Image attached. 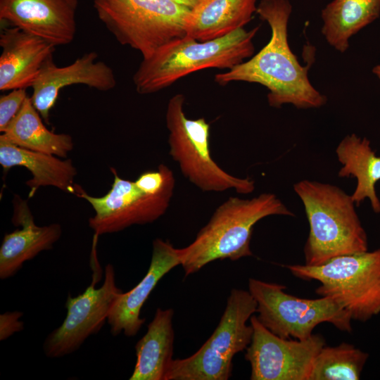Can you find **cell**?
Masks as SVG:
<instances>
[{
  "mask_svg": "<svg viewBox=\"0 0 380 380\" xmlns=\"http://www.w3.org/2000/svg\"><path fill=\"white\" fill-rule=\"evenodd\" d=\"M27 96L26 89L11 90L0 97V132L2 133L20 112Z\"/></svg>",
  "mask_w": 380,
  "mask_h": 380,
  "instance_id": "obj_25",
  "label": "cell"
},
{
  "mask_svg": "<svg viewBox=\"0 0 380 380\" xmlns=\"http://www.w3.org/2000/svg\"><path fill=\"white\" fill-rule=\"evenodd\" d=\"M0 46L1 91L32 87L44 63L53 58L56 47L15 27L2 30Z\"/></svg>",
  "mask_w": 380,
  "mask_h": 380,
  "instance_id": "obj_16",
  "label": "cell"
},
{
  "mask_svg": "<svg viewBox=\"0 0 380 380\" xmlns=\"http://www.w3.org/2000/svg\"><path fill=\"white\" fill-rule=\"evenodd\" d=\"M372 72L380 80V65H377L372 69Z\"/></svg>",
  "mask_w": 380,
  "mask_h": 380,
  "instance_id": "obj_28",
  "label": "cell"
},
{
  "mask_svg": "<svg viewBox=\"0 0 380 380\" xmlns=\"http://www.w3.org/2000/svg\"><path fill=\"white\" fill-rule=\"evenodd\" d=\"M309 223L305 265L316 266L339 255L368 250L367 235L351 195L335 185L303 179L293 185Z\"/></svg>",
  "mask_w": 380,
  "mask_h": 380,
  "instance_id": "obj_4",
  "label": "cell"
},
{
  "mask_svg": "<svg viewBox=\"0 0 380 380\" xmlns=\"http://www.w3.org/2000/svg\"><path fill=\"white\" fill-rule=\"evenodd\" d=\"M270 215L294 216L274 194L251 198L231 196L213 212L208 223L187 246L179 248L184 276L216 260L232 261L253 255L250 248L255 224Z\"/></svg>",
  "mask_w": 380,
  "mask_h": 380,
  "instance_id": "obj_2",
  "label": "cell"
},
{
  "mask_svg": "<svg viewBox=\"0 0 380 380\" xmlns=\"http://www.w3.org/2000/svg\"><path fill=\"white\" fill-rule=\"evenodd\" d=\"M177 265H180L179 248L168 240L156 239L146 275L130 291L120 293L110 308L107 322L112 335L122 333L131 337L137 334L145 322L140 317L142 306L158 281Z\"/></svg>",
  "mask_w": 380,
  "mask_h": 380,
  "instance_id": "obj_15",
  "label": "cell"
},
{
  "mask_svg": "<svg viewBox=\"0 0 380 380\" xmlns=\"http://www.w3.org/2000/svg\"><path fill=\"white\" fill-rule=\"evenodd\" d=\"M95 51L83 54L68 65L58 67L49 59L32 85L31 101L43 120L49 124V113L60 91L73 84H83L99 91L114 89L117 82L113 69L97 61Z\"/></svg>",
  "mask_w": 380,
  "mask_h": 380,
  "instance_id": "obj_14",
  "label": "cell"
},
{
  "mask_svg": "<svg viewBox=\"0 0 380 380\" xmlns=\"http://www.w3.org/2000/svg\"><path fill=\"white\" fill-rule=\"evenodd\" d=\"M173 316L171 308H157L146 333L135 346L137 361L129 380H167L173 361Z\"/></svg>",
  "mask_w": 380,
  "mask_h": 380,
  "instance_id": "obj_20",
  "label": "cell"
},
{
  "mask_svg": "<svg viewBox=\"0 0 380 380\" xmlns=\"http://www.w3.org/2000/svg\"><path fill=\"white\" fill-rule=\"evenodd\" d=\"M257 0H201L190 9L186 35L200 42L225 37L248 23Z\"/></svg>",
  "mask_w": 380,
  "mask_h": 380,
  "instance_id": "obj_19",
  "label": "cell"
},
{
  "mask_svg": "<svg viewBox=\"0 0 380 380\" xmlns=\"http://www.w3.org/2000/svg\"><path fill=\"white\" fill-rule=\"evenodd\" d=\"M177 4L185 6L189 8L195 6L201 0H170Z\"/></svg>",
  "mask_w": 380,
  "mask_h": 380,
  "instance_id": "obj_27",
  "label": "cell"
},
{
  "mask_svg": "<svg viewBox=\"0 0 380 380\" xmlns=\"http://www.w3.org/2000/svg\"><path fill=\"white\" fill-rule=\"evenodd\" d=\"M336 154L341 164L339 177H354L357 185L351 197L357 206L367 198L375 213H380V200L375 185L380 180V156L370 141L356 134L346 135L338 144Z\"/></svg>",
  "mask_w": 380,
  "mask_h": 380,
  "instance_id": "obj_21",
  "label": "cell"
},
{
  "mask_svg": "<svg viewBox=\"0 0 380 380\" xmlns=\"http://www.w3.org/2000/svg\"><path fill=\"white\" fill-rule=\"evenodd\" d=\"M23 313L20 311L6 312L0 315V340L4 341L14 333L24 329V323L20 320Z\"/></svg>",
  "mask_w": 380,
  "mask_h": 380,
  "instance_id": "obj_26",
  "label": "cell"
},
{
  "mask_svg": "<svg viewBox=\"0 0 380 380\" xmlns=\"http://www.w3.org/2000/svg\"><path fill=\"white\" fill-rule=\"evenodd\" d=\"M253 335L245 359L251 380H310L315 359L325 346L324 338L312 334L303 340L279 337L253 315Z\"/></svg>",
  "mask_w": 380,
  "mask_h": 380,
  "instance_id": "obj_11",
  "label": "cell"
},
{
  "mask_svg": "<svg viewBox=\"0 0 380 380\" xmlns=\"http://www.w3.org/2000/svg\"><path fill=\"white\" fill-rule=\"evenodd\" d=\"M100 20L122 45L151 56L186 35L189 8L170 0H94Z\"/></svg>",
  "mask_w": 380,
  "mask_h": 380,
  "instance_id": "obj_6",
  "label": "cell"
},
{
  "mask_svg": "<svg viewBox=\"0 0 380 380\" xmlns=\"http://www.w3.org/2000/svg\"><path fill=\"white\" fill-rule=\"evenodd\" d=\"M1 136L17 146L60 158H65L74 146L70 134H56L44 125L28 96Z\"/></svg>",
  "mask_w": 380,
  "mask_h": 380,
  "instance_id": "obj_23",
  "label": "cell"
},
{
  "mask_svg": "<svg viewBox=\"0 0 380 380\" xmlns=\"http://www.w3.org/2000/svg\"><path fill=\"white\" fill-rule=\"evenodd\" d=\"M0 164L6 173L11 167L21 166L32 174L26 182L29 198L41 186H51L66 193L77 195L82 187L74 184L77 170L70 159L61 160L54 155L17 146L0 136Z\"/></svg>",
  "mask_w": 380,
  "mask_h": 380,
  "instance_id": "obj_18",
  "label": "cell"
},
{
  "mask_svg": "<svg viewBox=\"0 0 380 380\" xmlns=\"http://www.w3.org/2000/svg\"><path fill=\"white\" fill-rule=\"evenodd\" d=\"M284 267L298 278L318 281L317 294L335 300L352 319L367 322L380 312V248L336 256L316 266Z\"/></svg>",
  "mask_w": 380,
  "mask_h": 380,
  "instance_id": "obj_5",
  "label": "cell"
},
{
  "mask_svg": "<svg viewBox=\"0 0 380 380\" xmlns=\"http://www.w3.org/2000/svg\"><path fill=\"white\" fill-rule=\"evenodd\" d=\"M285 289V286L253 278L248 280V291L257 304V317L273 334L284 338L303 340L322 322L351 331L350 314L333 299L300 298L288 294Z\"/></svg>",
  "mask_w": 380,
  "mask_h": 380,
  "instance_id": "obj_9",
  "label": "cell"
},
{
  "mask_svg": "<svg viewBox=\"0 0 380 380\" xmlns=\"http://www.w3.org/2000/svg\"><path fill=\"white\" fill-rule=\"evenodd\" d=\"M379 15L380 0H333L322 10V34L331 46L344 53L352 36Z\"/></svg>",
  "mask_w": 380,
  "mask_h": 380,
  "instance_id": "obj_22",
  "label": "cell"
},
{
  "mask_svg": "<svg viewBox=\"0 0 380 380\" xmlns=\"http://www.w3.org/2000/svg\"><path fill=\"white\" fill-rule=\"evenodd\" d=\"M114 179L108 192L101 196L89 195L83 189L77 196L90 203L95 215L88 220L94 235L115 233L135 224H146L157 220L167 211L174 193V186L151 192L137 184L121 178L110 167Z\"/></svg>",
  "mask_w": 380,
  "mask_h": 380,
  "instance_id": "obj_10",
  "label": "cell"
},
{
  "mask_svg": "<svg viewBox=\"0 0 380 380\" xmlns=\"http://www.w3.org/2000/svg\"><path fill=\"white\" fill-rule=\"evenodd\" d=\"M12 222L21 226L6 234L0 247V278L14 276L25 262L32 260L40 252L50 250L61 238V224L53 223L37 226L27 201L15 195L13 200Z\"/></svg>",
  "mask_w": 380,
  "mask_h": 380,
  "instance_id": "obj_17",
  "label": "cell"
},
{
  "mask_svg": "<svg viewBox=\"0 0 380 380\" xmlns=\"http://www.w3.org/2000/svg\"><path fill=\"white\" fill-rule=\"evenodd\" d=\"M369 357L353 345L324 346L317 355L310 380H357Z\"/></svg>",
  "mask_w": 380,
  "mask_h": 380,
  "instance_id": "obj_24",
  "label": "cell"
},
{
  "mask_svg": "<svg viewBox=\"0 0 380 380\" xmlns=\"http://www.w3.org/2000/svg\"><path fill=\"white\" fill-rule=\"evenodd\" d=\"M258 30L259 26L251 30L241 28L205 42L187 35L177 38L142 58L132 77L135 89L139 94H150L197 71L229 70L253 55V40Z\"/></svg>",
  "mask_w": 380,
  "mask_h": 380,
  "instance_id": "obj_3",
  "label": "cell"
},
{
  "mask_svg": "<svg viewBox=\"0 0 380 380\" xmlns=\"http://www.w3.org/2000/svg\"><path fill=\"white\" fill-rule=\"evenodd\" d=\"M95 281L94 277L91 285L77 296L68 295L65 319L44 342L43 350L46 357H61L77 350L107 321L113 303L122 292L116 284L113 265L106 266L104 281L99 288L95 287Z\"/></svg>",
  "mask_w": 380,
  "mask_h": 380,
  "instance_id": "obj_12",
  "label": "cell"
},
{
  "mask_svg": "<svg viewBox=\"0 0 380 380\" xmlns=\"http://www.w3.org/2000/svg\"><path fill=\"white\" fill-rule=\"evenodd\" d=\"M291 12L289 0H261L256 13L270 25V41L248 60L215 74V82L221 86L232 82L260 84L268 90L267 101L274 108L291 104L308 109L325 105L327 96L308 78L309 65H302L289 46L288 23Z\"/></svg>",
  "mask_w": 380,
  "mask_h": 380,
  "instance_id": "obj_1",
  "label": "cell"
},
{
  "mask_svg": "<svg viewBox=\"0 0 380 380\" xmlns=\"http://www.w3.org/2000/svg\"><path fill=\"white\" fill-rule=\"evenodd\" d=\"M257 304L248 291L233 289L212 335L193 355L173 360L167 380H227L234 355L246 349L253 335L247 322Z\"/></svg>",
  "mask_w": 380,
  "mask_h": 380,
  "instance_id": "obj_8",
  "label": "cell"
},
{
  "mask_svg": "<svg viewBox=\"0 0 380 380\" xmlns=\"http://www.w3.org/2000/svg\"><path fill=\"white\" fill-rule=\"evenodd\" d=\"M78 0H0V20L43 38L54 46L76 34Z\"/></svg>",
  "mask_w": 380,
  "mask_h": 380,
  "instance_id": "obj_13",
  "label": "cell"
},
{
  "mask_svg": "<svg viewBox=\"0 0 380 380\" xmlns=\"http://www.w3.org/2000/svg\"><path fill=\"white\" fill-rule=\"evenodd\" d=\"M184 103V96L177 94L170 99L165 112L169 154L178 164L182 174L203 191L233 189L241 194L252 193L254 180L231 175L213 159L209 144L210 125L204 118H188Z\"/></svg>",
  "mask_w": 380,
  "mask_h": 380,
  "instance_id": "obj_7",
  "label": "cell"
}]
</instances>
